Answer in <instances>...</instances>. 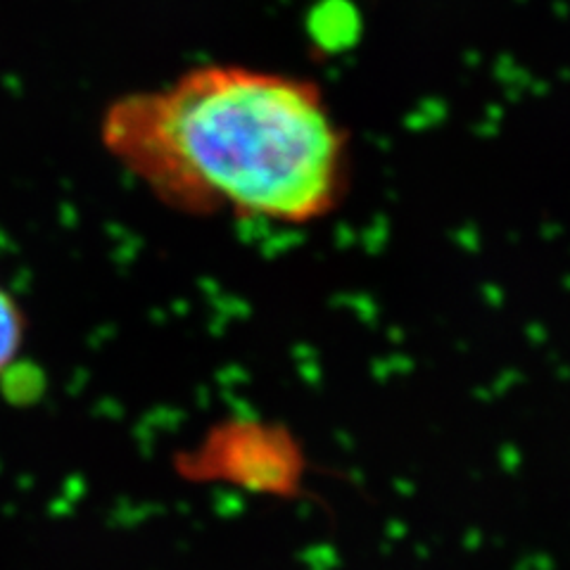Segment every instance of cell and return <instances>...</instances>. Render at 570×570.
Here are the masks:
<instances>
[{
  "label": "cell",
  "instance_id": "cell-1",
  "mask_svg": "<svg viewBox=\"0 0 570 570\" xmlns=\"http://www.w3.org/2000/svg\"><path fill=\"white\" fill-rule=\"evenodd\" d=\"M100 131L112 157L174 209L302 226L343 195L345 136L309 81L200 67L115 100Z\"/></svg>",
  "mask_w": 570,
  "mask_h": 570
},
{
  "label": "cell",
  "instance_id": "cell-2",
  "mask_svg": "<svg viewBox=\"0 0 570 570\" xmlns=\"http://www.w3.org/2000/svg\"><path fill=\"white\" fill-rule=\"evenodd\" d=\"M195 461L200 463L198 473L266 494L295 490L302 475L295 442L257 421L224 423L209 435Z\"/></svg>",
  "mask_w": 570,
  "mask_h": 570
},
{
  "label": "cell",
  "instance_id": "cell-3",
  "mask_svg": "<svg viewBox=\"0 0 570 570\" xmlns=\"http://www.w3.org/2000/svg\"><path fill=\"white\" fill-rule=\"evenodd\" d=\"M24 343V316L14 297L0 285V373L20 354Z\"/></svg>",
  "mask_w": 570,
  "mask_h": 570
}]
</instances>
